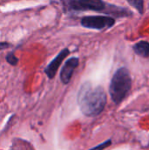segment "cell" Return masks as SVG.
Returning a JSON list of instances; mask_svg holds the SVG:
<instances>
[{
	"mask_svg": "<svg viewBox=\"0 0 149 150\" xmlns=\"http://www.w3.org/2000/svg\"><path fill=\"white\" fill-rule=\"evenodd\" d=\"M107 102L106 93L102 86L93 87L90 83H83L77 93V104L82 113L87 117L99 115Z\"/></svg>",
	"mask_w": 149,
	"mask_h": 150,
	"instance_id": "6da1fadb",
	"label": "cell"
},
{
	"mask_svg": "<svg viewBox=\"0 0 149 150\" xmlns=\"http://www.w3.org/2000/svg\"><path fill=\"white\" fill-rule=\"evenodd\" d=\"M131 87L132 78L129 70L126 68L119 69L114 73L110 83L109 92L112 100L116 105L120 104L127 96Z\"/></svg>",
	"mask_w": 149,
	"mask_h": 150,
	"instance_id": "7a4b0ae2",
	"label": "cell"
},
{
	"mask_svg": "<svg viewBox=\"0 0 149 150\" xmlns=\"http://www.w3.org/2000/svg\"><path fill=\"white\" fill-rule=\"evenodd\" d=\"M114 23V18L108 16H87L83 18L81 20V24L83 26L97 30L109 28L112 26Z\"/></svg>",
	"mask_w": 149,
	"mask_h": 150,
	"instance_id": "3957f363",
	"label": "cell"
},
{
	"mask_svg": "<svg viewBox=\"0 0 149 150\" xmlns=\"http://www.w3.org/2000/svg\"><path fill=\"white\" fill-rule=\"evenodd\" d=\"M73 11H102L105 5L102 0H65Z\"/></svg>",
	"mask_w": 149,
	"mask_h": 150,
	"instance_id": "277c9868",
	"label": "cell"
},
{
	"mask_svg": "<svg viewBox=\"0 0 149 150\" xmlns=\"http://www.w3.org/2000/svg\"><path fill=\"white\" fill-rule=\"evenodd\" d=\"M78 64H79V59L77 57H71L65 62L60 73V78L62 83L68 84L70 82L73 73L76 68L78 66Z\"/></svg>",
	"mask_w": 149,
	"mask_h": 150,
	"instance_id": "5b68a950",
	"label": "cell"
},
{
	"mask_svg": "<svg viewBox=\"0 0 149 150\" xmlns=\"http://www.w3.org/2000/svg\"><path fill=\"white\" fill-rule=\"evenodd\" d=\"M68 54H69V50L68 48L61 50L57 54V56L47 65V67L45 69V73L47 74L48 78L52 79L55 76L57 70H58L59 67L61 66L62 61L67 57V55H68Z\"/></svg>",
	"mask_w": 149,
	"mask_h": 150,
	"instance_id": "8992f818",
	"label": "cell"
},
{
	"mask_svg": "<svg viewBox=\"0 0 149 150\" xmlns=\"http://www.w3.org/2000/svg\"><path fill=\"white\" fill-rule=\"evenodd\" d=\"M133 50L140 56H142L145 58L149 57V43L148 41L142 40V41L136 43L133 46Z\"/></svg>",
	"mask_w": 149,
	"mask_h": 150,
	"instance_id": "52a82bcc",
	"label": "cell"
},
{
	"mask_svg": "<svg viewBox=\"0 0 149 150\" xmlns=\"http://www.w3.org/2000/svg\"><path fill=\"white\" fill-rule=\"evenodd\" d=\"M128 3L134 7L139 12H143V0H127Z\"/></svg>",
	"mask_w": 149,
	"mask_h": 150,
	"instance_id": "ba28073f",
	"label": "cell"
},
{
	"mask_svg": "<svg viewBox=\"0 0 149 150\" xmlns=\"http://www.w3.org/2000/svg\"><path fill=\"white\" fill-rule=\"evenodd\" d=\"M111 145H112V140H111V139H109V140H107V141L104 142L103 143H101V144H99V145H97V146H96V147H94V148L90 149V150H104L105 149H106V148L110 147Z\"/></svg>",
	"mask_w": 149,
	"mask_h": 150,
	"instance_id": "9c48e42d",
	"label": "cell"
},
{
	"mask_svg": "<svg viewBox=\"0 0 149 150\" xmlns=\"http://www.w3.org/2000/svg\"><path fill=\"white\" fill-rule=\"evenodd\" d=\"M6 61H7L10 64H11V65H16V64L18 63V59L14 55L13 53H10V54H8L7 56H6Z\"/></svg>",
	"mask_w": 149,
	"mask_h": 150,
	"instance_id": "30bf717a",
	"label": "cell"
},
{
	"mask_svg": "<svg viewBox=\"0 0 149 150\" xmlns=\"http://www.w3.org/2000/svg\"><path fill=\"white\" fill-rule=\"evenodd\" d=\"M11 45L9 43H6V42H0V50H3V49H5L7 47H9Z\"/></svg>",
	"mask_w": 149,
	"mask_h": 150,
	"instance_id": "8fae6325",
	"label": "cell"
}]
</instances>
